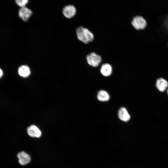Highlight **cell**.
Here are the masks:
<instances>
[{
    "mask_svg": "<svg viewBox=\"0 0 168 168\" xmlns=\"http://www.w3.org/2000/svg\"><path fill=\"white\" fill-rule=\"evenodd\" d=\"M15 1L16 4L21 8L25 7L28 2L27 0H16Z\"/></svg>",
    "mask_w": 168,
    "mask_h": 168,
    "instance_id": "13",
    "label": "cell"
},
{
    "mask_svg": "<svg viewBox=\"0 0 168 168\" xmlns=\"http://www.w3.org/2000/svg\"><path fill=\"white\" fill-rule=\"evenodd\" d=\"M18 162L22 165H25L29 163L31 161L30 156L24 152H19L17 155Z\"/></svg>",
    "mask_w": 168,
    "mask_h": 168,
    "instance_id": "5",
    "label": "cell"
},
{
    "mask_svg": "<svg viewBox=\"0 0 168 168\" xmlns=\"http://www.w3.org/2000/svg\"><path fill=\"white\" fill-rule=\"evenodd\" d=\"M167 92H168V91H167Z\"/></svg>",
    "mask_w": 168,
    "mask_h": 168,
    "instance_id": "16",
    "label": "cell"
},
{
    "mask_svg": "<svg viewBox=\"0 0 168 168\" xmlns=\"http://www.w3.org/2000/svg\"><path fill=\"white\" fill-rule=\"evenodd\" d=\"M3 75V72L2 70L0 68V78H1Z\"/></svg>",
    "mask_w": 168,
    "mask_h": 168,
    "instance_id": "15",
    "label": "cell"
},
{
    "mask_svg": "<svg viewBox=\"0 0 168 168\" xmlns=\"http://www.w3.org/2000/svg\"><path fill=\"white\" fill-rule=\"evenodd\" d=\"M86 58L88 64L93 67L98 66L101 61V57L94 52L88 54Z\"/></svg>",
    "mask_w": 168,
    "mask_h": 168,
    "instance_id": "3",
    "label": "cell"
},
{
    "mask_svg": "<svg viewBox=\"0 0 168 168\" xmlns=\"http://www.w3.org/2000/svg\"><path fill=\"white\" fill-rule=\"evenodd\" d=\"M27 132L31 137L39 138L41 135V132L38 127L35 125H31L27 128Z\"/></svg>",
    "mask_w": 168,
    "mask_h": 168,
    "instance_id": "7",
    "label": "cell"
},
{
    "mask_svg": "<svg viewBox=\"0 0 168 168\" xmlns=\"http://www.w3.org/2000/svg\"><path fill=\"white\" fill-rule=\"evenodd\" d=\"M164 25L168 31V15L166 16L164 20Z\"/></svg>",
    "mask_w": 168,
    "mask_h": 168,
    "instance_id": "14",
    "label": "cell"
},
{
    "mask_svg": "<svg viewBox=\"0 0 168 168\" xmlns=\"http://www.w3.org/2000/svg\"><path fill=\"white\" fill-rule=\"evenodd\" d=\"M76 33L78 40L85 44H87L93 40V34L86 28L80 26L77 28Z\"/></svg>",
    "mask_w": 168,
    "mask_h": 168,
    "instance_id": "1",
    "label": "cell"
},
{
    "mask_svg": "<svg viewBox=\"0 0 168 168\" xmlns=\"http://www.w3.org/2000/svg\"><path fill=\"white\" fill-rule=\"evenodd\" d=\"M156 86L160 91H164L168 86L167 82L162 78L158 79L156 82Z\"/></svg>",
    "mask_w": 168,
    "mask_h": 168,
    "instance_id": "9",
    "label": "cell"
},
{
    "mask_svg": "<svg viewBox=\"0 0 168 168\" xmlns=\"http://www.w3.org/2000/svg\"><path fill=\"white\" fill-rule=\"evenodd\" d=\"M132 24L137 30L144 29L147 25V21L144 18L139 16H136L133 18L132 21Z\"/></svg>",
    "mask_w": 168,
    "mask_h": 168,
    "instance_id": "2",
    "label": "cell"
},
{
    "mask_svg": "<svg viewBox=\"0 0 168 168\" xmlns=\"http://www.w3.org/2000/svg\"><path fill=\"white\" fill-rule=\"evenodd\" d=\"M100 72L104 76L107 77L110 75L112 72L111 65L108 63L103 64L101 68Z\"/></svg>",
    "mask_w": 168,
    "mask_h": 168,
    "instance_id": "10",
    "label": "cell"
},
{
    "mask_svg": "<svg viewBox=\"0 0 168 168\" xmlns=\"http://www.w3.org/2000/svg\"><path fill=\"white\" fill-rule=\"evenodd\" d=\"M32 14V11L26 7H21L19 11V16L25 21H28Z\"/></svg>",
    "mask_w": 168,
    "mask_h": 168,
    "instance_id": "4",
    "label": "cell"
},
{
    "mask_svg": "<svg viewBox=\"0 0 168 168\" xmlns=\"http://www.w3.org/2000/svg\"><path fill=\"white\" fill-rule=\"evenodd\" d=\"M97 98L100 101H106L109 100L110 96L107 92L104 90H101L98 92Z\"/></svg>",
    "mask_w": 168,
    "mask_h": 168,
    "instance_id": "12",
    "label": "cell"
},
{
    "mask_svg": "<svg viewBox=\"0 0 168 168\" xmlns=\"http://www.w3.org/2000/svg\"><path fill=\"white\" fill-rule=\"evenodd\" d=\"M18 73L19 75L23 77H26L30 74V70L29 67L26 65L20 67L18 69Z\"/></svg>",
    "mask_w": 168,
    "mask_h": 168,
    "instance_id": "11",
    "label": "cell"
},
{
    "mask_svg": "<svg viewBox=\"0 0 168 168\" xmlns=\"http://www.w3.org/2000/svg\"><path fill=\"white\" fill-rule=\"evenodd\" d=\"M63 13L65 17L70 18L73 17L75 15L76 9L73 6L68 5L63 8Z\"/></svg>",
    "mask_w": 168,
    "mask_h": 168,
    "instance_id": "6",
    "label": "cell"
},
{
    "mask_svg": "<svg viewBox=\"0 0 168 168\" xmlns=\"http://www.w3.org/2000/svg\"><path fill=\"white\" fill-rule=\"evenodd\" d=\"M118 115L119 119L122 121L125 122L128 121L130 118L127 110L124 107H121L119 109Z\"/></svg>",
    "mask_w": 168,
    "mask_h": 168,
    "instance_id": "8",
    "label": "cell"
}]
</instances>
